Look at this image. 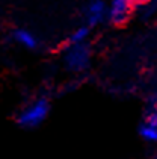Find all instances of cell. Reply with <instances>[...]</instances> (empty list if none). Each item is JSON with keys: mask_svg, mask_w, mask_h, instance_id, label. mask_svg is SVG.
Listing matches in <instances>:
<instances>
[{"mask_svg": "<svg viewBox=\"0 0 157 159\" xmlns=\"http://www.w3.org/2000/svg\"><path fill=\"white\" fill-rule=\"evenodd\" d=\"M92 59V50L88 43L82 44H68L63 52V64L71 73L85 71Z\"/></svg>", "mask_w": 157, "mask_h": 159, "instance_id": "1", "label": "cell"}, {"mask_svg": "<svg viewBox=\"0 0 157 159\" xmlns=\"http://www.w3.org/2000/svg\"><path fill=\"white\" fill-rule=\"evenodd\" d=\"M48 112H50V103L46 97H39L32 100L30 103H27L24 106L20 115H18V124L27 127V129H32L39 126L41 123L47 118Z\"/></svg>", "mask_w": 157, "mask_h": 159, "instance_id": "2", "label": "cell"}, {"mask_svg": "<svg viewBox=\"0 0 157 159\" xmlns=\"http://www.w3.org/2000/svg\"><path fill=\"white\" fill-rule=\"evenodd\" d=\"M132 0H107V21L113 26H124L134 12Z\"/></svg>", "mask_w": 157, "mask_h": 159, "instance_id": "3", "label": "cell"}, {"mask_svg": "<svg viewBox=\"0 0 157 159\" xmlns=\"http://www.w3.org/2000/svg\"><path fill=\"white\" fill-rule=\"evenodd\" d=\"M85 25L91 29L107 21V0H88L83 8Z\"/></svg>", "mask_w": 157, "mask_h": 159, "instance_id": "4", "label": "cell"}, {"mask_svg": "<svg viewBox=\"0 0 157 159\" xmlns=\"http://www.w3.org/2000/svg\"><path fill=\"white\" fill-rule=\"evenodd\" d=\"M12 41L18 46H21L26 50H36L39 46V38L35 32L26 29V27H18L15 30H12L11 34Z\"/></svg>", "mask_w": 157, "mask_h": 159, "instance_id": "5", "label": "cell"}, {"mask_svg": "<svg viewBox=\"0 0 157 159\" xmlns=\"http://www.w3.org/2000/svg\"><path fill=\"white\" fill-rule=\"evenodd\" d=\"M91 34V27L88 25H79L74 27L70 35H68V44H82V43H88V38Z\"/></svg>", "mask_w": 157, "mask_h": 159, "instance_id": "6", "label": "cell"}, {"mask_svg": "<svg viewBox=\"0 0 157 159\" xmlns=\"http://www.w3.org/2000/svg\"><path fill=\"white\" fill-rule=\"evenodd\" d=\"M132 2L136 5V6H144V5H146L148 2H151V0H132Z\"/></svg>", "mask_w": 157, "mask_h": 159, "instance_id": "7", "label": "cell"}, {"mask_svg": "<svg viewBox=\"0 0 157 159\" xmlns=\"http://www.w3.org/2000/svg\"><path fill=\"white\" fill-rule=\"evenodd\" d=\"M156 29H157V25H156Z\"/></svg>", "mask_w": 157, "mask_h": 159, "instance_id": "8", "label": "cell"}]
</instances>
